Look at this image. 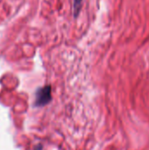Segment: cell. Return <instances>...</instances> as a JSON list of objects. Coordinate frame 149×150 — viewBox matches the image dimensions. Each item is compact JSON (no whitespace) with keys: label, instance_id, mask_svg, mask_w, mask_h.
<instances>
[{"label":"cell","instance_id":"7a4b0ae2","mask_svg":"<svg viewBox=\"0 0 149 150\" xmlns=\"http://www.w3.org/2000/svg\"><path fill=\"white\" fill-rule=\"evenodd\" d=\"M82 2L83 0H74L73 1V13L75 17H77L79 15L81 7H82Z\"/></svg>","mask_w":149,"mask_h":150},{"label":"cell","instance_id":"6da1fadb","mask_svg":"<svg viewBox=\"0 0 149 150\" xmlns=\"http://www.w3.org/2000/svg\"><path fill=\"white\" fill-rule=\"evenodd\" d=\"M51 100V87L45 86L41 89H39L36 93L35 105L37 106H43L47 105Z\"/></svg>","mask_w":149,"mask_h":150}]
</instances>
